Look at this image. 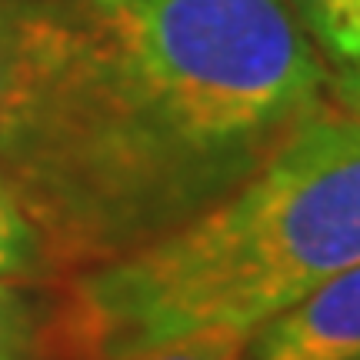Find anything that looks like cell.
<instances>
[{
	"label": "cell",
	"instance_id": "1",
	"mask_svg": "<svg viewBox=\"0 0 360 360\" xmlns=\"http://www.w3.org/2000/svg\"><path fill=\"white\" fill-rule=\"evenodd\" d=\"M281 0H17L0 180L57 281L214 207L327 103Z\"/></svg>",
	"mask_w": 360,
	"mask_h": 360
},
{
	"label": "cell",
	"instance_id": "2",
	"mask_svg": "<svg viewBox=\"0 0 360 360\" xmlns=\"http://www.w3.org/2000/svg\"><path fill=\"white\" fill-rule=\"evenodd\" d=\"M360 264V120L327 101L214 207L53 283L60 360H137L191 337H250Z\"/></svg>",
	"mask_w": 360,
	"mask_h": 360
},
{
	"label": "cell",
	"instance_id": "3",
	"mask_svg": "<svg viewBox=\"0 0 360 360\" xmlns=\"http://www.w3.org/2000/svg\"><path fill=\"white\" fill-rule=\"evenodd\" d=\"M247 350L250 360H360V264L260 323Z\"/></svg>",
	"mask_w": 360,
	"mask_h": 360
},
{
	"label": "cell",
	"instance_id": "4",
	"mask_svg": "<svg viewBox=\"0 0 360 360\" xmlns=\"http://www.w3.org/2000/svg\"><path fill=\"white\" fill-rule=\"evenodd\" d=\"M0 360H60L53 294H44L40 283L0 281Z\"/></svg>",
	"mask_w": 360,
	"mask_h": 360
},
{
	"label": "cell",
	"instance_id": "5",
	"mask_svg": "<svg viewBox=\"0 0 360 360\" xmlns=\"http://www.w3.org/2000/svg\"><path fill=\"white\" fill-rule=\"evenodd\" d=\"M0 281L13 283H57V267L47 240L17 193L0 180Z\"/></svg>",
	"mask_w": 360,
	"mask_h": 360
},
{
	"label": "cell",
	"instance_id": "6",
	"mask_svg": "<svg viewBox=\"0 0 360 360\" xmlns=\"http://www.w3.org/2000/svg\"><path fill=\"white\" fill-rule=\"evenodd\" d=\"M327 67L360 57V0H327L321 20L307 34Z\"/></svg>",
	"mask_w": 360,
	"mask_h": 360
},
{
	"label": "cell",
	"instance_id": "7",
	"mask_svg": "<svg viewBox=\"0 0 360 360\" xmlns=\"http://www.w3.org/2000/svg\"><path fill=\"white\" fill-rule=\"evenodd\" d=\"M137 360H250L247 337H191L157 347Z\"/></svg>",
	"mask_w": 360,
	"mask_h": 360
},
{
	"label": "cell",
	"instance_id": "8",
	"mask_svg": "<svg viewBox=\"0 0 360 360\" xmlns=\"http://www.w3.org/2000/svg\"><path fill=\"white\" fill-rule=\"evenodd\" d=\"M327 101L334 103L340 114L360 120V57L330 67V74H327Z\"/></svg>",
	"mask_w": 360,
	"mask_h": 360
},
{
	"label": "cell",
	"instance_id": "9",
	"mask_svg": "<svg viewBox=\"0 0 360 360\" xmlns=\"http://www.w3.org/2000/svg\"><path fill=\"white\" fill-rule=\"evenodd\" d=\"M13 37H17V0H0V97L11 77Z\"/></svg>",
	"mask_w": 360,
	"mask_h": 360
},
{
	"label": "cell",
	"instance_id": "10",
	"mask_svg": "<svg viewBox=\"0 0 360 360\" xmlns=\"http://www.w3.org/2000/svg\"><path fill=\"white\" fill-rule=\"evenodd\" d=\"M281 4L294 13V20L304 27V34H310L314 24L321 20V11H323V4H327V0H281Z\"/></svg>",
	"mask_w": 360,
	"mask_h": 360
}]
</instances>
